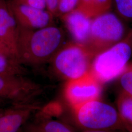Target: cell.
<instances>
[{
  "mask_svg": "<svg viewBox=\"0 0 132 132\" xmlns=\"http://www.w3.org/2000/svg\"><path fill=\"white\" fill-rule=\"evenodd\" d=\"M14 1H16V2H19V3H21V2H22L24 0H14Z\"/></svg>",
  "mask_w": 132,
  "mask_h": 132,
  "instance_id": "obj_24",
  "label": "cell"
},
{
  "mask_svg": "<svg viewBox=\"0 0 132 132\" xmlns=\"http://www.w3.org/2000/svg\"><path fill=\"white\" fill-rule=\"evenodd\" d=\"M132 56V29L119 42L95 57L90 71L100 83L120 76Z\"/></svg>",
  "mask_w": 132,
  "mask_h": 132,
  "instance_id": "obj_2",
  "label": "cell"
},
{
  "mask_svg": "<svg viewBox=\"0 0 132 132\" xmlns=\"http://www.w3.org/2000/svg\"><path fill=\"white\" fill-rule=\"evenodd\" d=\"M47 10L54 16H58L59 0H46Z\"/></svg>",
  "mask_w": 132,
  "mask_h": 132,
  "instance_id": "obj_20",
  "label": "cell"
},
{
  "mask_svg": "<svg viewBox=\"0 0 132 132\" xmlns=\"http://www.w3.org/2000/svg\"><path fill=\"white\" fill-rule=\"evenodd\" d=\"M113 5V0H91L90 16L93 18L100 14L109 12Z\"/></svg>",
  "mask_w": 132,
  "mask_h": 132,
  "instance_id": "obj_16",
  "label": "cell"
},
{
  "mask_svg": "<svg viewBox=\"0 0 132 132\" xmlns=\"http://www.w3.org/2000/svg\"><path fill=\"white\" fill-rule=\"evenodd\" d=\"M84 132H128L122 130H97V131H86Z\"/></svg>",
  "mask_w": 132,
  "mask_h": 132,
  "instance_id": "obj_23",
  "label": "cell"
},
{
  "mask_svg": "<svg viewBox=\"0 0 132 132\" xmlns=\"http://www.w3.org/2000/svg\"><path fill=\"white\" fill-rule=\"evenodd\" d=\"M0 74L28 76V70L17 60L0 55Z\"/></svg>",
  "mask_w": 132,
  "mask_h": 132,
  "instance_id": "obj_14",
  "label": "cell"
},
{
  "mask_svg": "<svg viewBox=\"0 0 132 132\" xmlns=\"http://www.w3.org/2000/svg\"><path fill=\"white\" fill-rule=\"evenodd\" d=\"M79 4V0H59L58 16L69 13L76 9Z\"/></svg>",
  "mask_w": 132,
  "mask_h": 132,
  "instance_id": "obj_18",
  "label": "cell"
},
{
  "mask_svg": "<svg viewBox=\"0 0 132 132\" xmlns=\"http://www.w3.org/2000/svg\"><path fill=\"white\" fill-rule=\"evenodd\" d=\"M63 30L50 26L37 29L18 26V59L24 66H36L50 62L64 45Z\"/></svg>",
  "mask_w": 132,
  "mask_h": 132,
  "instance_id": "obj_1",
  "label": "cell"
},
{
  "mask_svg": "<svg viewBox=\"0 0 132 132\" xmlns=\"http://www.w3.org/2000/svg\"><path fill=\"white\" fill-rule=\"evenodd\" d=\"M100 93V83L90 71L79 78L69 80L65 89L66 99L74 110L98 99Z\"/></svg>",
  "mask_w": 132,
  "mask_h": 132,
  "instance_id": "obj_7",
  "label": "cell"
},
{
  "mask_svg": "<svg viewBox=\"0 0 132 132\" xmlns=\"http://www.w3.org/2000/svg\"><path fill=\"white\" fill-rule=\"evenodd\" d=\"M1 0H0V2H1Z\"/></svg>",
  "mask_w": 132,
  "mask_h": 132,
  "instance_id": "obj_25",
  "label": "cell"
},
{
  "mask_svg": "<svg viewBox=\"0 0 132 132\" xmlns=\"http://www.w3.org/2000/svg\"><path fill=\"white\" fill-rule=\"evenodd\" d=\"M128 32L121 19L109 11L92 19L85 47L95 57L121 41Z\"/></svg>",
  "mask_w": 132,
  "mask_h": 132,
  "instance_id": "obj_3",
  "label": "cell"
},
{
  "mask_svg": "<svg viewBox=\"0 0 132 132\" xmlns=\"http://www.w3.org/2000/svg\"><path fill=\"white\" fill-rule=\"evenodd\" d=\"M78 124L86 131H126L118 109L98 99L75 109Z\"/></svg>",
  "mask_w": 132,
  "mask_h": 132,
  "instance_id": "obj_4",
  "label": "cell"
},
{
  "mask_svg": "<svg viewBox=\"0 0 132 132\" xmlns=\"http://www.w3.org/2000/svg\"><path fill=\"white\" fill-rule=\"evenodd\" d=\"M61 17L75 42L85 46L89 36L93 18L78 8Z\"/></svg>",
  "mask_w": 132,
  "mask_h": 132,
  "instance_id": "obj_11",
  "label": "cell"
},
{
  "mask_svg": "<svg viewBox=\"0 0 132 132\" xmlns=\"http://www.w3.org/2000/svg\"><path fill=\"white\" fill-rule=\"evenodd\" d=\"M113 5L120 19L132 23V0H113Z\"/></svg>",
  "mask_w": 132,
  "mask_h": 132,
  "instance_id": "obj_15",
  "label": "cell"
},
{
  "mask_svg": "<svg viewBox=\"0 0 132 132\" xmlns=\"http://www.w3.org/2000/svg\"><path fill=\"white\" fill-rule=\"evenodd\" d=\"M120 76V83L123 92L132 97V64L128 65Z\"/></svg>",
  "mask_w": 132,
  "mask_h": 132,
  "instance_id": "obj_17",
  "label": "cell"
},
{
  "mask_svg": "<svg viewBox=\"0 0 132 132\" xmlns=\"http://www.w3.org/2000/svg\"><path fill=\"white\" fill-rule=\"evenodd\" d=\"M117 109L123 124L128 132H132V97L124 92L118 95Z\"/></svg>",
  "mask_w": 132,
  "mask_h": 132,
  "instance_id": "obj_13",
  "label": "cell"
},
{
  "mask_svg": "<svg viewBox=\"0 0 132 132\" xmlns=\"http://www.w3.org/2000/svg\"><path fill=\"white\" fill-rule=\"evenodd\" d=\"M94 58L84 46L69 43L61 48L50 62L58 74L70 80L90 72Z\"/></svg>",
  "mask_w": 132,
  "mask_h": 132,
  "instance_id": "obj_5",
  "label": "cell"
},
{
  "mask_svg": "<svg viewBox=\"0 0 132 132\" xmlns=\"http://www.w3.org/2000/svg\"><path fill=\"white\" fill-rule=\"evenodd\" d=\"M7 2L20 27L37 29L52 25L54 16L47 10L35 9L14 0Z\"/></svg>",
  "mask_w": 132,
  "mask_h": 132,
  "instance_id": "obj_8",
  "label": "cell"
},
{
  "mask_svg": "<svg viewBox=\"0 0 132 132\" xmlns=\"http://www.w3.org/2000/svg\"><path fill=\"white\" fill-rule=\"evenodd\" d=\"M30 119L19 132H73L65 124L57 120L44 118L30 121Z\"/></svg>",
  "mask_w": 132,
  "mask_h": 132,
  "instance_id": "obj_12",
  "label": "cell"
},
{
  "mask_svg": "<svg viewBox=\"0 0 132 132\" xmlns=\"http://www.w3.org/2000/svg\"><path fill=\"white\" fill-rule=\"evenodd\" d=\"M0 55H4V56H6L13 58L14 59H16L12 55V54L11 53V52H10V51L7 49V48L6 47L5 45L1 41H0Z\"/></svg>",
  "mask_w": 132,
  "mask_h": 132,
  "instance_id": "obj_22",
  "label": "cell"
},
{
  "mask_svg": "<svg viewBox=\"0 0 132 132\" xmlns=\"http://www.w3.org/2000/svg\"><path fill=\"white\" fill-rule=\"evenodd\" d=\"M43 89L27 76L0 74V109L35 102Z\"/></svg>",
  "mask_w": 132,
  "mask_h": 132,
  "instance_id": "obj_6",
  "label": "cell"
},
{
  "mask_svg": "<svg viewBox=\"0 0 132 132\" xmlns=\"http://www.w3.org/2000/svg\"><path fill=\"white\" fill-rule=\"evenodd\" d=\"M20 3L39 10H45L46 9H47L46 0H24L22 3Z\"/></svg>",
  "mask_w": 132,
  "mask_h": 132,
  "instance_id": "obj_19",
  "label": "cell"
},
{
  "mask_svg": "<svg viewBox=\"0 0 132 132\" xmlns=\"http://www.w3.org/2000/svg\"><path fill=\"white\" fill-rule=\"evenodd\" d=\"M90 1L91 0H79V4L77 8L82 10L85 13L90 16L89 11Z\"/></svg>",
  "mask_w": 132,
  "mask_h": 132,
  "instance_id": "obj_21",
  "label": "cell"
},
{
  "mask_svg": "<svg viewBox=\"0 0 132 132\" xmlns=\"http://www.w3.org/2000/svg\"><path fill=\"white\" fill-rule=\"evenodd\" d=\"M17 39L18 24L7 2L5 0H1L0 2V41L18 61Z\"/></svg>",
  "mask_w": 132,
  "mask_h": 132,
  "instance_id": "obj_10",
  "label": "cell"
},
{
  "mask_svg": "<svg viewBox=\"0 0 132 132\" xmlns=\"http://www.w3.org/2000/svg\"><path fill=\"white\" fill-rule=\"evenodd\" d=\"M39 108L35 102L1 109L0 132H19Z\"/></svg>",
  "mask_w": 132,
  "mask_h": 132,
  "instance_id": "obj_9",
  "label": "cell"
}]
</instances>
